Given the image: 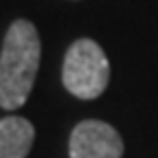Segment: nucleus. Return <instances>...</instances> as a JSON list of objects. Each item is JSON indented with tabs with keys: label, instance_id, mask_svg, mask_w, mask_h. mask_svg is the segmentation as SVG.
<instances>
[{
	"label": "nucleus",
	"instance_id": "f257e3e1",
	"mask_svg": "<svg viewBox=\"0 0 158 158\" xmlns=\"http://www.w3.org/2000/svg\"><path fill=\"white\" fill-rule=\"evenodd\" d=\"M40 35L29 20H15L9 27L0 53V108L15 110L31 94L40 68Z\"/></svg>",
	"mask_w": 158,
	"mask_h": 158
},
{
	"label": "nucleus",
	"instance_id": "f03ea898",
	"mask_svg": "<svg viewBox=\"0 0 158 158\" xmlns=\"http://www.w3.org/2000/svg\"><path fill=\"white\" fill-rule=\"evenodd\" d=\"M62 81L79 99H97L110 81V62L94 40H77L64 57Z\"/></svg>",
	"mask_w": 158,
	"mask_h": 158
},
{
	"label": "nucleus",
	"instance_id": "7ed1b4c3",
	"mask_svg": "<svg viewBox=\"0 0 158 158\" xmlns=\"http://www.w3.org/2000/svg\"><path fill=\"white\" fill-rule=\"evenodd\" d=\"M68 154L70 158H121L123 141L103 121H81L70 134Z\"/></svg>",
	"mask_w": 158,
	"mask_h": 158
},
{
	"label": "nucleus",
	"instance_id": "20e7f679",
	"mask_svg": "<svg viewBox=\"0 0 158 158\" xmlns=\"http://www.w3.org/2000/svg\"><path fill=\"white\" fill-rule=\"evenodd\" d=\"M35 138L31 121L22 116L0 118V158H27Z\"/></svg>",
	"mask_w": 158,
	"mask_h": 158
}]
</instances>
